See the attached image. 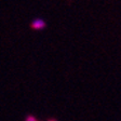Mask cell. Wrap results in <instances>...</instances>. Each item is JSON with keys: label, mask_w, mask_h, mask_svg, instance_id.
Here are the masks:
<instances>
[{"label": "cell", "mask_w": 121, "mask_h": 121, "mask_svg": "<svg viewBox=\"0 0 121 121\" xmlns=\"http://www.w3.org/2000/svg\"><path fill=\"white\" fill-rule=\"evenodd\" d=\"M49 121H56V120H54V119H50Z\"/></svg>", "instance_id": "3957f363"}, {"label": "cell", "mask_w": 121, "mask_h": 121, "mask_svg": "<svg viewBox=\"0 0 121 121\" xmlns=\"http://www.w3.org/2000/svg\"><path fill=\"white\" fill-rule=\"evenodd\" d=\"M45 27V23L43 22L42 20H35L33 23H31V28L36 30H39V29H42V28Z\"/></svg>", "instance_id": "6da1fadb"}, {"label": "cell", "mask_w": 121, "mask_h": 121, "mask_svg": "<svg viewBox=\"0 0 121 121\" xmlns=\"http://www.w3.org/2000/svg\"><path fill=\"white\" fill-rule=\"evenodd\" d=\"M26 121H38V120L34 116H28L27 118H26Z\"/></svg>", "instance_id": "7a4b0ae2"}]
</instances>
